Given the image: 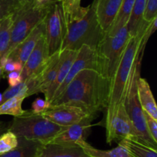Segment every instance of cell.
Segmentation results:
<instances>
[{
    "label": "cell",
    "mask_w": 157,
    "mask_h": 157,
    "mask_svg": "<svg viewBox=\"0 0 157 157\" xmlns=\"http://www.w3.org/2000/svg\"><path fill=\"white\" fill-rule=\"evenodd\" d=\"M109 92L108 79L94 69H84L51 102V106L73 105L98 115V112L107 108Z\"/></svg>",
    "instance_id": "cell-1"
},
{
    "label": "cell",
    "mask_w": 157,
    "mask_h": 157,
    "mask_svg": "<svg viewBox=\"0 0 157 157\" xmlns=\"http://www.w3.org/2000/svg\"><path fill=\"white\" fill-rule=\"evenodd\" d=\"M64 20L66 32L60 52L64 49L78 51L84 45L97 50L106 35L92 4L87 7H81L75 15Z\"/></svg>",
    "instance_id": "cell-2"
},
{
    "label": "cell",
    "mask_w": 157,
    "mask_h": 157,
    "mask_svg": "<svg viewBox=\"0 0 157 157\" xmlns=\"http://www.w3.org/2000/svg\"><path fill=\"white\" fill-rule=\"evenodd\" d=\"M150 24L144 22L140 26L136 36L130 37L129 39L117 69L110 83V92L106 108L105 118L110 116L117 106L124 102L133 69L138 60H140L139 48L141 37Z\"/></svg>",
    "instance_id": "cell-3"
},
{
    "label": "cell",
    "mask_w": 157,
    "mask_h": 157,
    "mask_svg": "<svg viewBox=\"0 0 157 157\" xmlns=\"http://www.w3.org/2000/svg\"><path fill=\"white\" fill-rule=\"evenodd\" d=\"M64 128L50 121L41 114L26 111L23 115L14 117L12 123L9 124L8 130L13 132L18 138L47 144Z\"/></svg>",
    "instance_id": "cell-4"
},
{
    "label": "cell",
    "mask_w": 157,
    "mask_h": 157,
    "mask_svg": "<svg viewBox=\"0 0 157 157\" xmlns=\"http://www.w3.org/2000/svg\"><path fill=\"white\" fill-rule=\"evenodd\" d=\"M130 38L126 25L114 35H106L97 49L98 72L110 83L117 69Z\"/></svg>",
    "instance_id": "cell-5"
},
{
    "label": "cell",
    "mask_w": 157,
    "mask_h": 157,
    "mask_svg": "<svg viewBox=\"0 0 157 157\" xmlns=\"http://www.w3.org/2000/svg\"><path fill=\"white\" fill-rule=\"evenodd\" d=\"M140 63L141 61L138 60L133 68L124 95V103L126 111L139 135L138 142L156 149L157 143L153 141L147 130L144 110L140 104L137 96L136 88L138 78L140 76Z\"/></svg>",
    "instance_id": "cell-6"
},
{
    "label": "cell",
    "mask_w": 157,
    "mask_h": 157,
    "mask_svg": "<svg viewBox=\"0 0 157 157\" xmlns=\"http://www.w3.org/2000/svg\"><path fill=\"white\" fill-rule=\"evenodd\" d=\"M47 9L48 6L44 8L35 6L32 1L18 6L12 13L11 41L7 55L44 19Z\"/></svg>",
    "instance_id": "cell-7"
},
{
    "label": "cell",
    "mask_w": 157,
    "mask_h": 157,
    "mask_svg": "<svg viewBox=\"0 0 157 157\" xmlns=\"http://www.w3.org/2000/svg\"><path fill=\"white\" fill-rule=\"evenodd\" d=\"M44 35L49 56L59 52L66 32L61 0H55L48 6L44 18Z\"/></svg>",
    "instance_id": "cell-8"
},
{
    "label": "cell",
    "mask_w": 157,
    "mask_h": 157,
    "mask_svg": "<svg viewBox=\"0 0 157 157\" xmlns=\"http://www.w3.org/2000/svg\"><path fill=\"white\" fill-rule=\"evenodd\" d=\"M105 127L107 143L109 144L113 142L120 143L126 139L139 141V135L126 111L124 102L117 106L110 116L106 117Z\"/></svg>",
    "instance_id": "cell-9"
},
{
    "label": "cell",
    "mask_w": 157,
    "mask_h": 157,
    "mask_svg": "<svg viewBox=\"0 0 157 157\" xmlns=\"http://www.w3.org/2000/svg\"><path fill=\"white\" fill-rule=\"evenodd\" d=\"M45 118L62 127H68L78 123L89 115H96L90 113L85 109L73 105L51 106L45 112L41 113Z\"/></svg>",
    "instance_id": "cell-10"
},
{
    "label": "cell",
    "mask_w": 157,
    "mask_h": 157,
    "mask_svg": "<svg viewBox=\"0 0 157 157\" xmlns=\"http://www.w3.org/2000/svg\"><path fill=\"white\" fill-rule=\"evenodd\" d=\"M98 68L99 67H98V53H97L96 49H93V48L90 47L87 45H84V46H81V49L78 51L77 56L74 61L73 64H72L71 67L68 74L64 78V82L61 85V86L58 88L57 92H55L53 99L64 91L66 86L68 85V83L73 79L74 77L78 72L87 69H94V70L98 71Z\"/></svg>",
    "instance_id": "cell-11"
},
{
    "label": "cell",
    "mask_w": 157,
    "mask_h": 157,
    "mask_svg": "<svg viewBox=\"0 0 157 157\" xmlns=\"http://www.w3.org/2000/svg\"><path fill=\"white\" fill-rule=\"evenodd\" d=\"M96 115H89L78 123L65 127L61 132L55 135L47 144L59 145H78L80 141L86 140L91 127V122L96 118Z\"/></svg>",
    "instance_id": "cell-12"
},
{
    "label": "cell",
    "mask_w": 157,
    "mask_h": 157,
    "mask_svg": "<svg viewBox=\"0 0 157 157\" xmlns=\"http://www.w3.org/2000/svg\"><path fill=\"white\" fill-rule=\"evenodd\" d=\"M49 57L45 35L43 34L23 66L21 72L23 81L38 75Z\"/></svg>",
    "instance_id": "cell-13"
},
{
    "label": "cell",
    "mask_w": 157,
    "mask_h": 157,
    "mask_svg": "<svg viewBox=\"0 0 157 157\" xmlns=\"http://www.w3.org/2000/svg\"><path fill=\"white\" fill-rule=\"evenodd\" d=\"M78 51L71 50V49H64L59 52V59H58V69L55 79L52 86H50L47 92L44 94L45 99L51 103L55 92L61 86L64 78L70 71L71 67L75 61L78 54Z\"/></svg>",
    "instance_id": "cell-14"
},
{
    "label": "cell",
    "mask_w": 157,
    "mask_h": 157,
    "mask_svg": "<svg viewBox=\"0 0 157 157\" xmlns=\"http://www.w3.org/2000/svg\"><path fill=\"white\" fill-rule=\"evenodd\" d=\"M43 34H44V19L38 26H35V29L29 34V35H27L15 49H12L7 56L15 61L19 62L24 66L31 52L36 46L38 39Z\"/></svg>",
    "instance_id": "cell-15"
},
{
    "label": "cell",
    "mask_w": 157,
    "mask_h": 157,
    "mask_svg": "<svg viewBox=\"0 0 157 157\" xmlns=\"http://www.w3.org/2000/svg\"><path fill=\"white\" fill-rule=\"evenodd\" d=\"M122 2L123 0H94L92 2L98 22L105 34L111 27Z\"/></svg>",
    "instance_id": "cell-16"
},
{
    "label": "cell",
    "mask_w": 157,
    "mask_h": 157,
    "mask_svg": "<svg viewBox=\"0 0 157 157\" xmlns=\"http://www.w3.org/2000/svg\"><path fill=\"white\" fill-rule=\"evenodd\" d=\"M59 52H56L51 55L39 73L32 77L35 85L36 94L41 92L44 95L55 81L59 59Z\"/></svg>",
    "instance_id": "cell-17"
},
{
    "label": "cell",
    "mask_w": 157,
    "mask_h": 157,
    "mask_svg": "<svg viewBox=\"0 0 157 157\" xmlns=\"http://www.w3.org/2000/svg\"><path fill=\"white\" fill-rule=\"evenodd\" d=\"M36 157H89L78 145L41 144Z\"/></svg>",
    "instance_id": "cell-18"
},
{
    "label": "cell",
    "mask_w": 157,
    "mask_h": 157,
    "mask_svg": "<svg viewBox=\"0 0 157 157\" xmlns=\"http://www.w3.org/2000/svg\"><path fill=\"white\" fill-rule=\"evenodd\" d=\"M137 96L143 110L157 120V107L154 96L147 79L140 76L137 80Z\"/></svg>",
    "instance_id": "cell-19"
},
{
    "label": "cell",
    "mask_w": 157,
    "mask_h": 157,
    "mask_svg": "<svg viewBox=\"0 0 157 157\" xmlns=\"http://www.w3.org/2000/svg\"><path fill=\"white\" fill-rule=\"evenodd\" d=\"M78 145L82 148L84 152L89 157H133L128 150L120 143H118L117 147L108 150H103L94 148L87 143L86 140L80 141Z\"/></svg>",
    "instance_id": "cell-20"
},
{
    "label": "cell",
    "mask_w": 157,
    "mask_h": 157,
    "mask_svg": "<svg viewBox=\"0 0 157 157\" xmlns=\"http://www.w3.org/2000/svg\"><path fill=\"white\" fill-rule=\"evenodd\" d=\"M41 146L40 142L18 138V146L10 152L0 155V157H36Z\"/></svg>",
    "instance_id": "cell-21"
},
{
    "label": "cell",
    "mask_w": 157,
    "mask_h": 157,
    "mask_svg": "<svg viewBox=\"0 0 157 157\" xmlns=\"http://www.w3.org/2000/svg\"><path fill=\"white\" fill-rule=\"evenodd\" d=\"M146 0H135L127 26L130 37L136 36L141 23L144 21Z\"/></svg>",
    "instance_id": "cell-22"
},
{
    "label": "cell",
    "mask_w": 157,
    "mask_h": 157,
    "mask_svg": "<svg viewBox=\"0 0 157 157\" xmlns=\"http://www.w3.org/2000/svg\"><path fill=\"white\" fill-rule=\"evenodd\" d=\"M134 2L135 0H123L119 11L117 12V15L111 27L106 35H114L118 30H120L121 28L127 24Z\"/></svg>",
    "instance_id": "cell-23"
},
{
    "label": "cell",
    "mask_w": 157,
    "mask_h": 157,
    "mask_svg": "<svg viewBox=\"0 0 157 157\" xmlns=\"http://www.w3.org/2000/svg\"><path fill=\"white\" fill-rule=\"evenodd\" d=\"M118 143L124 146L133 157H157L156 149L135 140L126 139Z\"/></svg>",
    "instance_id": "cell-24"
},
{
    "label": "cell",
    "mask_w": 157,
    "mask_h": 157,
    "mask_svg": "<svg viewBox=\"0 0 157 157\" xmlns=\"http://www.w3.org/2000/svg\"><path fill=\"white\" fill-rule=\"evenodd\" d=\"M12 27V14L0 21V58L7 55L11 41Z\"/></svg>",
    "instance_id": "cell-25"
},
{
    "label": "cell",
    "mask_w": 157,
    "mask_h": 157,
    "mask_svg": "<svg viewBox=\"0 0 157 157\" xmlns=\"http://www.w3.org/2000/svg\"><path fill=\"white\" fill-rule=\"evenodd\" d=\"M25 98L24 95H16L2 103L0 105V115H9L16 117L25 113L26 110H23L21 107Z\"/></svg>",
    "instance_id": "cell-26"
},
{
    "label": "cell",
    "mask_w": 157,
    "mask_h": 157,
    "mask_svg": "<svg viewBox=\"0 0 157 157\" xmlns=\"http://www.w3.org/2000/svg\"><path fill=\"white\" fill-rule=\"evenodd\" d=\"M18 145V137L11 131H6L0 135V155L13 150Z\"/></svg>",
    "instance_id": "cell-27"
},
{
    "label": "cell",
    "mask_w": 157,
    "mask_h": 157,
    "mask_svg": "<svg viewBox=\"0 0 157 157\" xmlns=\"http://www.w3.org/2000/svg\"><path fill=\"white\" fill-rule=\"evenodd\" d=\"M81 0H61L64 18L75 15L81 9Z\"/></svg>",
    "instance_id": "cell-28"
},
{
    "label": "cell",
    "mask_w": 157,
    "mask_h": 157,
    "mask_svg": "<svg viewBox=\"0 0 157 157\" xmlns=\"http://www.w3.org/2000/svg\"><path fill=\"white\" fill-rule=\"evenodd\" d=\"M157 17V0H146L144 20L150 23Z\"/></svg>",
    "instance_id": "cell-29"
},
{
    "label": "cell",
    "mask_w": 157,
    "mask_h": 157,
    "mask_svg": "<svg viewBox=\"0 0 157 157\" xmlns=\"http://www.w3.org/2000/svg\"><path fill=\"white\" fill-rule=\"evenodd\" d=\"M17 7L15 0H0V21L13 13Z\"/></svg>",
    "instance_id": "cell-30"
},
{
    "label": "cell",
    "mask_w": 157,
    "mask_h": 157,
    "mask_svg": "<svg viewBox=\"0 0 157 157\" xmlns=\"http://www.w3.org/2000/svg\"><path fill=\"white\" fill-rule=\"evenodd\" d=\"M51 106V103L45 99L36 98L33 101L31 108V112L34 114H41L45 112Z\"/></svg>",
    "instance_id": "cell-31"
},
{
    "label": "cell",
    "mask_w": 157,
    "mask_h": 157,
    "mask_svg": "<svg viewBox=\"0 0 157 157\" xmlns=\"http://www.w3.org/2000/svg\"><path fill=\"white\" fill-rule=\"evenodd\" d=\"M144 116L146 119V124H147V130L150 133V136L153 139V141L157 143V120L152 118L150 115L144 112Z\"/></svg>",
    "instance_id": "cell-32"
},
{
    "label": "cell",
    "mask_w": 157,
    "mask_h": 157,
    "mask_svg": "<svg viewBox=\"0 0 157 157\" xmlns=\"http://www.w3.org/2000/svg\"><path fill=\"white\" fill-rule=\"evenodd\" d=\"M23 69V65L21 64V62L18 61H15L13 60L12 58H9L8 57L7 60L6 62H5L4 66L2 68V70L3 73H9V72H21V70Z\"/></svg>",
    "instance_id": "cell-33"
},
{
    "label": "cell",
    "mask_w": 157,
    "mask_h": 157,
    "mask_svg": "<svg viewBox=\"0 0 157 157\" xmlns=\"http://www.w3.org/2000/svg\"><path fill=\"white\" fill-rule=\"evenodd\" d=\"M5 77H6V78L8 79V83H9L10 87L17 86V85L20 84V83L23 82L21 72H15V71L9 72Z\"/></svg>",
    "instance_id": "cell-34"
},
{
    "label": "cell",
    "mask_w": 157,
    "mask_h": 157,
    "mask_svg": "<svg viewBox=\"0 0 157 157\" xmlns=\"http://www.w3.org/2000/svg\"><path fill=\"white\" fill-rule=\"evenodd\" d=\"M55 0H32V4L35 6L40 8H44L48 6Z\"/></svg>",
    "instance_id": "cell-35"
},
{
    "label": "cell",
    "mask_w": 157,
    "mask_h": 157,
    "mask_svg": "<svg viewBox=\"0 0 157 157\" xmlns=\"http://www.w3.org/2000/svg\"><path fill=\"white\" fill-rule=\"evenodd\" d=\"M8 128H9V124L0 120V135L7 131Z\"/></svg>",
    "instance_id": "cell-36"
},
{
    "label": "cell",
    "mask_w": 157,
    "mask_h": 157,
    "mask_svg": "<svg viewBox=\"0 0 157 157\" xmlns=\"http://www.w3.org/2000/svg\"><path fill=\"white\" fill-rule=\"evenodd\" d=\"M30 1H32V0H15V2L17 3V5H18V6L25 4V3L29 2H30Z\"/></svg>",
    "instance_id": "cell-37"
},
{
    "label": "cell",
    "mask_w": 157,
    "mask_h": 157,
    "mask_svg": "<svg viewBox=\"0 0 157 157\" xmlns=\"http://www.w3.org/2000/svg\"><path fill=\"white\" fill-rule=\"evenodd\" d=\"M2 78H5V75L4 73H3L1 67H0V79H1Z\"/></svg>",
    "instance_id": "cell-38"
}]
</instances>
